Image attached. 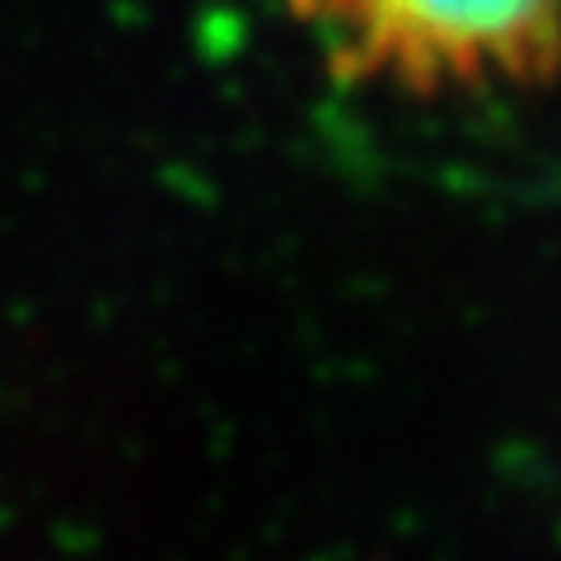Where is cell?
<instances>
[{"label": "cell", "mask_w": 561, "mask_h": 561, "mask_svg": "<svg viewBox=\"0 0 561 561\" xmlns=\"http://www.w3.org/2000/svg\"><path fill=\"white\" fill-rule=\"evenodd\" d=\"M346 84L435 94L534 90L561 76V0H286Z\"/></svg>", "instance_id": "6da1fadb"}]
</instances>
